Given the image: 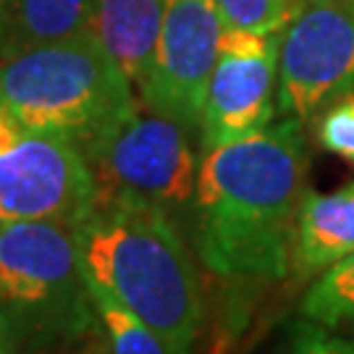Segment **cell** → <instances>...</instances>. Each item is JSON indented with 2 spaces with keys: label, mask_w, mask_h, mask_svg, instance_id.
<instances>
[{
  "label": "cell",
  "mask_w": 354,
  "mask_h": 354,
  "mask_svg": "<svg viewBox=\"0 0 354 354\" xmlns=\"http://www.w3.org/2000/svg\"><path fill=\"white\" fill-rule=\"evenodd\" d=\"M304 176L307 137L304 121L294 115L205 150L187 218L192 250L205 270L244 286L286 279Z\"/></svg>",
  "instance_id": "obj_1"
},
{
  "label": "cell",
  "mask_w": 354,
  "mask_h": 354,
  "mask_svg": "<svg viewBox=\"0 0 354 354\" xmlns=\"http://www.w3.org/2000/svg\"><path fill=\"white\" fill-rule=\"evenodd\" d=\"M87 283L145 320L171 354H194L205 304L178 221L152 205L95 203L74 228Z\"/></svg>",
  "instance_id": "obj_2"
},
{
  "label": "cell",
  "mask_w": 354,
  "mask_h": 354,
  "mask_svg": "<svg viewBox=\"0 0 354 354\" xmlns=\"http://www.w3.org/2000/svg\"><path fill=\"white\" fill-rule=\"evenodd\" d=\"M134 84L92 32L0 58V105L84 152L137 105Z\"/></svg>",
  "instance_id": "obj_3"
},
{
  "label": "cell",
  "mask_w": 354,
  "mask_h": 354,
  "mask_svg": "<svg viewBox=\"0 0 354 354\" xmlns=\"http://www.w3.org/2000/svg\"><path fill=\"white\" fill-rule=\"evenodd\" d=\"M189 129L142 100L82 152L95 181V203H140L171 218H189L200 158Z\"/></svg>",
  "instance_id": "obj_4"
},
{
  "label": "cell",
  "mask_w": 354,
  "mask_h": 354,
  "mask_svg": "<svg viewBox=\"0 0 354 354\" xmlns=\"http://www.w3.org/2000/svg\"><path fill=\"white\" fill-rule=\"evenodd\" d=\"M0 304L21 336L97 317L71 226L55 221H0Z\"/></svg>",
  "instance_id": "obj_5"
},
{
  "label": "cell",
  "mask_w": 354,
  "mask_h": 354,
  "mask_svg": "<svg viewBox=\"0 0 354 354\" xmlns=\"http://www.w3.org/2000/svg\"><path fill=\"white\" fill-rule=\"evenodd\" d=\"M95 205L87 158L35 131L0 105V221H55L76 228Z\"/></svg>",
  "instance_id": "obj_6"
},
{
  "label": "cell",
  "mask_w": 354,
  "mask_h": 354,
  "mask_svg": "<svg viewBox=\"0 0 354 354\" xmlns=\"http://www.w3.org/2000/svg\"><path fill=\"white\" fill-rule=\"evenodd\" d=\"M354 89V0H299L281 29L279 113L313 118Z\"/></svg>",
  "instance_id": "obj_7"
},
{
  "label": "cell",
  "mask_w": 354,
  "mask_h": 354,
  "mask_svg": "<svg viewBox=\"0 0 354 354\" xmlns=\"http://www.w3.org/2000/svg\"><path fill=\"white\" fill-rule=\"evenodd\" d=\"M223 29L226 21L215 0H165L150 68L137 87L140 100L189 131H200Z\"/></svg>",
  "instance_id": "obj_8"
},
{
  "label": "cell",
  "mask_w": 354,
  "mask_h": 354,
  "mask_svg": "<svg viewBox=\"0 0 354 354\" xmlns=\"http://www.w3.org/2000/svg\"><path fill=\"white\" fill-rule=\"evenodd\" d=\"M279 113V50L266 55L221 53L207 82L200 121L203 150L247 140Z\"/></svg>",
  "instance_id": "obj_9"
},
{
  "label": "cell",
  "mask_w": 354,
  "mask_h": 354,
  "mask_svg": "<svg viewBox=\"0 0 354 354\" xmlns=\"http://www.w3.org/2000/svg\"><path fill=\"white\" fill-rule=\"evenodd\" d=\"M349 252H354V181L330 194L304 192L291 254L297 281L317 279Z\"/></svg>",
  "instance_id": "obj_10"
},
{
  "label": "cell",
  "mask_w": 354,
  "mask_h": 354,
  "mask_svg": "<svg viewBox=\"0 0 354 354\" xmlns=\"http://www.w3.org/2000/svg\"><path fill=\"white\" fill-rule=\"evenodd\" d=\"M165 0H97L89 32L140 87L163 26Z\"/></svg>",
  "instance_id": "obj_11"
},
{
  "label": "cell",
  "mask_w": 354,
  "mask_h": 354,
  "mask_svg": "<svg viewBox=\"0 0 354 354\" xmlns=\"http://www.w3.org/2000/svg\"><path fill=\"white\" fill-rule=\"evenodd\" d=\"M97 0H8L0 21V58L84 35Z\"/></svg>",
  "instance_id": "obj_12"
},
{
  "label": "cell",
  "mask_w": 354,
  "mask_h": 354,
  "mask_svg": "<svg viewBox=\"0 0 354 354\" xmlns=\"http://www.w3.org/2000/svg\"><path fill=\"white\" fill-rule=\"evenodd\" d=\"M302 315L326 328H354V252L317 276L304 294Z\"/></svg>",
  "instance_id": "obj_13"
},
{
  "label": "cell",
  "mask_w": 354,
  "mask_h": 354,
  "mask_svg": "<svg viewBox=\"0 0 354 354\" xmlns=\"http://www.w3.org/2000/svg\"><path fill=\"white\" fill-rule=\"evenodd\" d=\"M89 291H92L97 315H100L105 336H108L111 354H171L163 339L131 310H127L121 302H115L111 294L95 289V286H89Z\"/></svg>",
  "instance_id": "obj_14"
},
{
  "label": "cell",
  "mask_w": 354,
  "mask_h": 354,
  "mask_svg": "<svg viewBox=\"0 0 354 354\" xmlns=\"http://www.w3.org/2000/svg\"><path fill=\"white\" fill-rule=\"evenodd\" d=\"M19 354H111L108 336L100 315L76 323V326H53L21 336Z\"/></svg>",
  "instance_id": "obj_15"
},
{
  "label": "cell",
  "mask_w": 354,
  "mask_h": 354,
  "mask_svg": "<svg viewBox=\"0 0 354 354\" xmlns=\"http://www.w3.org/2000/svg\"><path fill=\"white\" fill-rule=\"evenodd\" d=\"M299 0H215L226 26L254 32H281L291 21Z\"/></svg>",
  "instance_id": "obj_16"
},
{
  "label": "cell",
  "mask_w": 354,
  "mask_h": 354,
  "mask_svg": "<svg viewBox=\"0 0 354 354\" xmlns=\"http://www.w3.org/2000/svg\"><path fill=\"white\" fill-rule=\"evenodd\" d=\"M317 140L323 150L354 163V89L326 108L317 124Z\"/></svg>",
  "instance_id": "obj_17"
},
{
  "label": "cell",
  "mask_w": 354,
  "mask_h": 354,
  "mask_svg": "<svg viewBox=\"0 0 354 354\" xmlns=\"http://www.w3.org/2000/svg\"><path fill=\"white\" fill-rule=\"evenodd\" d=\"M289 354H354V333H336V328L307 320L297 330Z\"/></svg>",
  "instance_id": "obj_18"
},
{
  "label": "cell",
  "mask_w": 354,
  "mask_h": 354,
  "mask_svg": "<svg viewBox=\"0 0 354 354\" xmlns=\"http://www.w3.org/2000/svg\"><path fill=\"white\" fill-rule=\"evenodd\" d=\"M19 346H21L19 320L0 304V354H19Z\"/></svg>",
  "instance_id": "obj_19"
},
{
  "label": "cell",
  "mask_w": 354,
  "mask_h": 354,
  "mask_svg": "<svg viewBox=\"0 0 354 354\" xmlns=\"http://www.w3.org/2000/svg\"><path fill=\"white\" fill-rule=\"evenodd\" d=\"M6 8H8V0H0V21H3V16H6Z\"/></svg>",
  "instance_id": "obj_20"
}]
</instances>
